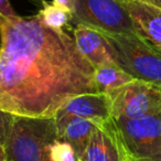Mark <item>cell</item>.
Segmentation results:
<instances>
[{"mask_svg": "<svg viewBox=\"0 0 161 161\" xmlns=\"http://www.w3.org/2000/svg\"><path fill=\"white\" fill-rule=\"evenodd\" d=\"M0 110L18 117L54 118L69 99L97 93L95 69L65 29L39 14L0 16Z\"/></svg>", "mask_w": 161, "mask_h": 161, "instance_id": "6da1fadb", "label": "cell"}, {"mask_svg": "<svg viewBox=\"0 0 161 161\" xmlns=\"http://www.w3.org/2000/svg\"><path fill=\"white\" fill-rule=\"evenodd\" d=\"M5 151L6 161H78L58 136L54 118L14 116Z\"/></svg>", "mask_w": 161, "mask_h": 161, "instance_id": "7a4b0ae2", "label": "cell"}, {"mask_svg": "<svg viewBox=\"0 0 161 161\" xmlns=\"http://www.w3.org/2000/svg\"><path fill=\"white\" fill-rule=\"evenodd\" d=\"M119 67L135 80L161 87V53L137 33H105Z\"/></svg>", "mask_w": 161, "mask_h": 161, "instance_id": "3957f363", "label": "cell"}, {"mask_svg": "<svg viewBox=\"0 0 161 161\" xmlns=\"http://www.w3.org/2000/svg\"><path fill=\"white\" fill-rule=\"evenodd\" d=\"M71 23L90 25L104 33H136L129 12L121 0H75Z\"/></svg>", "mask_w": 161, "mask_h": 161, "instance_id": "277c9868", "label": "cell"}, {"mask_svg": "<svg viewBox=\"0 0 161 161\" xmlns=\"http://www.w3.org/2000/svg\"><path fill=\"white\" fill-rule=\"evenodd\" d=\"M112 118L134 119L161 113V87L134 80L108 94Z\"/></svg>", "mask_w": 161, "mask_h": 161, "instance_id": "5b68a950", "label": "cell"}, {"mask_svg": "<svg viewBox=\"0 0 161 161\" xmlns=\"http://www.w3.org/2000/svg\"><path fill=\"white\" fill-rule=\"evenodd\" d=\"M114 123L125 147L132 154L161 161V113L134 119H114Z\"/></svg>", "mask_w": 161, "mask_h": 161, "instance_id": "8992f818", "label": "cell"}, {"mask_svg": "<svg viewBox=\"0 0 161 161\" xmlns=\"http://www.w3.org/2000/svg\"><path fill=\"white\" fill-rule=\"evenodd\" d=\"M73 36L78 51L94 69L116 63L112 47L101 30L86 25H76Z\"/></svg>", "mask_w": 161, "mask_h": 161, "instance_id": "52a82bcc", "label": "cell"}, {"mask_svg": "<svg viewBox=\"0 0 161 161\" xmlns=\"http://www.w3.org/2000/svg\"><path fill=\"white\" fill-rule=\"evenodd\" d=\"M55 116H76L101 125L112 118L108 94L85 93L69 99Z\"/></svg>", "mask_w": 161, "mask_h": 161, "instance_id": "ba28073f", "label": "cell"}, {"mask_svg": "<svg viewBox=\"0 0 161 161\" xmlns=\"http://www.w3.org/2000/svg\"><path fill=\"white\" fill-rule=\"evenodd\" d=\"M135 31L161 53V8L139 0L125 3Z\"/></svg>", "mask_w": 161, "mask_h": 161, "instance_id": "9c48e42d", "label": "cell"}, {"mask_svg": "<svg viewBox=\"0 0 161 161\" xmlns=\"http://www.w3.org/2000/svg\"><path fill=\"white\" fill-rule=\"evenodd\" d=\"M120 146L113 118L97 125L80 161H119Z\"/></svg>", "mask_w": 161, "mask_h": 161, "instance_id": "30bf717a", "label": "cell"}, {"mask_svg": "<svg viewBox=\"0 0 161 161\" xmlns=\"http://www.w3.org/2000/svg\"><path fill=\"white\" fill-rule=\"evenodd\" d=\"M58 134L69 143L80 160L85 152L97 124L76 116H55Z\"/></svg>", "mask_w": 161, "mask_h": 161, "instance_id": "8fae6325", "label": "cell"}, {"mask_svg": "<svg viewBox=\"0 0 161 161\" xmlns=\"http://www.w3.org/2000/svg\"><path fill=\"white\" fill-rule=\"evenodd\" d=\"M134 80L135 78L131 75L119 67L116 63L103 65L98 69H95L94 72V80L97 93L103 94H109L110 92Z\"/></svg>", "mask_w": 161, "mask_h": 161, "instance_id": "7c38bea8", "label": "cell"}, {"mask_svg": "<svg viewBox=\"0 0 161 161\" xmlns=\"http://www.w3.org/2000/svg\"><path fill=\"white\" fill-rule=\"evenodd\" d=\"M43 8L39 11V17L43 23L53 29H64L71 23L73 19V14L65 8L58 6L55 3H47L42 0Z\"/></svg>", "mask_w": 161, "mask_h": 161, "instance_id": "4fadbf2b", "label": "cell"}, {"mask_svg": "<svg viewBox=\"0 0 161 161\" xmlns=\"http://www.w3.org/2000/svg\"><path fill=\"white\" fill-rule=\"evenodd\" d=\"M14 119V116L12 114L0 110V145L3 147H5L8 137H9Z\"/></svg>", "mask_w": 161, "mask_h": 161, "instance_id": "5bb4252c", "label": "cell"}, {"mask_svg": "<svg viewBox=\"0 0 161 161\" xmlns=\"http://www.w3.org/2000/svg\"><path fill=\"white\" fill-rule=\"evenodd\" d=\"M113 124H114L115 131H116V134H117V137H118V140H119V146H120V159H119V161H152V160H150V159L140 158V157H137V156H135V154H132L131 152L125 147V145H124L123 140H121L120 136H119L118 131H117L116 126H115L114 119H113Z\"/></svg>", "mask_w": 161, "mask_h": 161, "instance_id": "9a60e30c", "label": "cell"}, {"mask_svg": "<svg viewBox=\"0 0 161 161\" xmlns=\"http://www.w3.org/2000/svg\"><path fill=\"white\" fill-rule=\"evenodd\" d=\"M0 16L7 19H14L18 17L12 6L10 5L9 0H0Z\"/></svg>", "mask_w": 161, "mask_h": 161, "instance_id": "2e32d148", "label": "cell"}, {"mask_svg": "<svg viewBox=\"0 0 161 161\" xmlns=\"http://www.w3.org/2000/svg\"><path fill=\"white\" fill-rule=\"evenodd\" d=\"M53 3L65 8L72 14L74 11V8H75V0H53Z\"/></svg>", "mask_w": 161, "mask_h": 161, "instance_id": "e0dca14e", "label": "cell"}, {"mask_svg": "<svg viewBox=\"0 0 161 161\" xmlns=\"http://www.w3.org/2000/svg\"><path fill=\"white\" fill-rule=\"evenodd\" d=\"M0 161H6V151L5 147L0 145Z\"/></svg>", "mask_w": 161, "mask_h": 161, "instance_id": "ac0fdd59", "label": "cell"}, {"mask_svg": "<svg viewBox=\"0 0 161 161\" xmlns=\"http://www.w3.org/2000/svg\"><path fill=\"white\" fill-rule=\"evenodd\" d=\"M148 3H151L153 6H157V7L161 8V0H148Z\"/></svg>", "mask_w": 161, "mask_h": 161, "instance_id": "d6986e66", "label": "cell"}, {"mask_svg": "<svg viewBox=\"0 0 161 161\" xmlns=\"http://www.w3.org/2000/svg\"><path fill=\"white\" fill-rule=\"evenodd\" d=\"M121 1H124V3H127V1H131V0H121ZM139 1H142V3H148V0H139Z\"/></svg>", "mask_w": 161, "mask_h": 161, "instance_id": "ffe728a7", "label": "cell"}, {"mask_svg": "<svg viewBox=\"0 0 161 161\" xmlns=\"http://www.w3.org/2000/svg\"><path fill=\"white\" fill-rule=\"evenodd\" d=\"M78 161H80V160H78Z\"/></svg>", "mask_w": 161, "mask_h": 161, "instance_id": "44dd1931", "label": "cell"}]
</instances>
